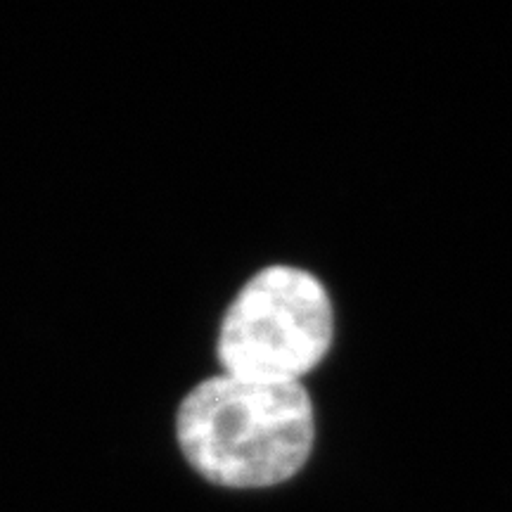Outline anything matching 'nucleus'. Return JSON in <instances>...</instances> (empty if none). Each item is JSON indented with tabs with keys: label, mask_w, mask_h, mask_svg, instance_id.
Masks as SVG:
<instances>
[{
	"label": "nucleus",
	"mask_w": 512,
	"mask_h": 512,
	"mask_svg": "<svg viewBox=\"0 0 512 512\" xmlns=\"http://www.w3.org/2000/svg\"><path fill=\"white\" fill-rule=\"evenodd\" d=\"M176 444L197 475L226 489H266L302 470L316 439L302 382L221 373L178 403Z\"/></svg>",
	"instance_id": "f257e3e1"
},
{
	"label": "nucleus",
	"mask_w": 512,
	"mask_h": 512,
	"mask_svg": "<svg viewBox=\"0 0 512 512\" xmlns=\"http://www.w3.org/2000/svg\"><path fill=\"white\" fill-rule=\"evenodd\" d=\"M335 335L325 287L294 266H268L228 304L216 337L223 373L299 382L323 361Z\"/></svg>",
	"instance_id": "f03ea898"
}]
</instances>
